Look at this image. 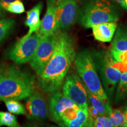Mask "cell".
<instances>
[{"label":"cell","mask_w":127,"mask_h":127,"mask_svg":"<svg viewBox=\"0 0 127 127\" xmlns=\"http://www.w3.org/2000/svg\"><path fill=\"white\" fill-rule=\"evenodd\" d=\"M53 54L39 76L37 85L43 93L52 94L60 90L76 54L72 37L65 32L58 30Z\"/></svg>","instance_id":"1"},{"label":"cell","mask_w":127,"mask_h":127,"mask_svg":"<svg viewBox=\"0 0 127 127\" xmlns=\"http://www.w3.org/2000/svg\"><path fill=\"white\" fill-rule=\"evenodd\" d=\"M35 77L28 71L14 66H7L0 80V100H22L35 90Z\"/></svg>","instance_id":"2"},{"label":"cell","mask_w":127,"mask_h":127,"mask_svg":"<svg viewBox=\"0 0 127 127\" xmlns=\"http://www.w3.org/2000/svg\"><path fill=\"white\" fill-rule=\"evenodd\" d=\"M74 63L78 75L87 91L102 101H108L91 52L88 51L79 52L76 55Z\"/></svg>","instance_id":"3"},{"label":"cell","mask_w":127,"mask_h":127,"mask_svg":"<svg viewBox=\"0 0 127 127\" xmlns=\"http://www.w3.org/2000/svg\"><path fill=\"white\" fill-rule=\"evenodd\" d=\"M119 16L109 0H91L84 7L80 23L86 28L106 22H117Z\"/></svg>","instance_id":"4"},{"label":"cell","mask_w":127,"mask_h":127,"mask_svg":"<svg viewBox=\"0 0 127 127\" xmlns=\"http://www.w3.org/2000/svg\"><path fill=\"white\" fill-rule=\"evenodd\" d=\"M92 55L103 88L107 96L112 97L120 81L121 71L114 65V58L110 54L99 52Z\"/></svg>","instance_id":"5"},{"label":"cell","mask_w":127,"mask_h":127,"mask_svg":"<svg viewBox=\"0 0 127 127\" xmlns=\"http://www.w3.org/2000/svg\"><path fill=\"white\" fill-rule=\"evenodd\" d=\"M41 39V36L38 32L28 37L23 36L9 50L8 58L18 65L30 62L34 56Z\"/></svg>","instance_id":"6"},{"label":"cell","mask_w":127,"mask_h":127,"mask_svg":"<svg viewBox=\"0 0 127 127\" xmlns=\"http://www.w3.org/2000/svg\"><path fill=\"white\" fill-rule=\"evenodd\" d=\"M62 87L64 94L70 98L79 108L88 111L87 89L78 74L68 73Z\"/></svg>","instance_id":"7"},{"label":"cell","mask_w":127,"mask_h":127,"mask_svg":"<svg viewBox=\"0 0 127 127\" xmlns=\"http://www.w3.org/2000/svg\"><path fill=\"white\" fill-rule=\"evenodd\" d=\"M56 41L55 34L41 38L40 42L30 63L31 68L39 76L53 54Z\"/></svg>","instance_id":"8"},{"label":"cell","mask_w":127,"mask_h":127,"mask_svg":"<svg viewBox=\"0 0 127 127\" xmlns=\"http://www.w3.org/2000/svg\"><path fill=\"white\" fill-rule=\"evenodd\" d=\"M56 11L59 30L68 29L77 20L78 4L75 0H57Z\"/></svg>","instance_id":"9"},{"label":"cell","mask_w":127,"mask_h":127,"mask_svg":"<svg viewBox=\"0 0 127 127\" xmlns=\"http://www.w3.org/2000/svg\"><path fill=\"white\" fill-rule=\"evenodd\" d=\"M25 107L27 118L31 120H45L49 112V107L44 95L36 89L26 101Z\"/></svg>","instance_id":"10"},{"label":"cell","mask_w":127,"mask_h":127,"mask_svg":"<svg viewBox=\"0 0 127 127\" xmlns=\"http://www.w3.org/2000/svg\"><path fill=\"white\" fill-rule=\"evenodd\" d=\"M47 8L38 32L41 38L55 34L59 30L56 11V0H47Z\"/></svg>","instance_id":"11"},{"label":"cell","mask_w":127,"mask_h":127,"mask_svg":"<svg viewBox=\"0 0 127 127\" xmlns=\"http://www.w3.org/2000/svg\"><path fill=\"white\" fill-rule=\"evenodd\" d=\"M77 105L70 98L58 90L51 94L49 103V112L51 120L58 123L60 115L68 108Z\"/></svg>","instance_id":"12"},{"label":"cell","mask_w":127,"mask_h":127,"mask_svg":"<svg viewBox=\"0 0 127 127\" xmlns=\"http://www.w3.org/2000/svg\"><path fill=\"white\" fill-rule=\"evenodd\" d=\"M117 28V22H106L93 25L92 31L94 38L102 42H111Z\"/></svg>","instance_id":"13"},{"label":"cell","mask_w":127,"mask_h":127,"mask_svg":"<svg viewBox=\"0 0 127 127\" xmlns=\"http://www.w3.org/2000/svg\"><path fill=\"white\" fill-rule=\"evenodd\" d=\"M42 7L43 3L40 2L27 13V18L25 24L26 26L29 27V31L24 35L25 37H28L34 33L39 31L41 25L40 14Z\"/></svg>","instance_id":"14"},{"label":"cell","mask_w":127,"mask_h":127,"mask_svg":"<svg viewBox=\"0 0 127 127\" xmlns=\"http://www.w3.org/2000/svg\"><path fill=\"white\" fill-rule=\"evenodd\" d=\"M111 51H127V27L124 25L118 26L111 44Z\"/></svg>","instance_id":"15"},{"label":"cell","mask_w":127,"mask_h":127,"mask_svg":"<svg viewBox=\"0 0 127 127\" xmlns=\"http://www.w3.org/2000/svg\"><path fill=\"white\" fill-rule=\"evenodd\" d=\"M88 94V105H90L96 109L99 115H106L111 107L109 104V101H104L95 95L87 91Z\"/></svg>","instance_id":"16"},{"label":"cell","mask_w":127,"mask_h":127,"mask_svg":"<svg viewBox=\"0 0 127 127\" xmlns=\"http://www.w3.org/2000/svg\"><path fill=\"white\" fill-rule=\"evenodd\" d=\"M15 25V21L12 18L0 20V44L10 35Z\"/></svg>","instance_id":"17"},{"label":"cell","mask_w":127,"mask_h":127,"mask_svg":"<svg viewBox=\"0 0 127 127\" xmlns=\"http://www.w3.org/2000/svg\"><path fill=\"white\" fill-rule=\"evenodd\" d=\"M107 116L109 118L113 127H125L126 119L124 112H123L121 109L111 108Z\"/></svg>","instance_id":"18"},{"label":"cell","mask_w":127,"mask_h":127,"mask_svg":"<svg viewBox=\"0 0 127 127\" xmlns=\"http://www.w3.org/2000/svg\"><path fill=\"white\" fill-rule=\"evenodd\" d=\"M116 101L120 102L127 98V71L122 73L116 93Z\"/></svg>","instance_id":"19"},{"label":"cell","mask_w":127,"mask_h":127,"mask_svg":"<svg viewBox=\"0 0 127 127\" xmlns=\"http://www.w3.org/2000/svg\"><path fill=\"white\" fill-rule=\"evenodd\" d=\"M7 110L15 115H26L27 111L21 103L15 99H8L4 101Z\"/></svg>","instance_id":"20"},{"label":"cell","mask_w":127,"mask_h":127,"mask_svg":"<svg viewBox=\"0 0 127 127\" xmlns=\"http://www.w3.org/2000/svg\"><path fill=\"white\" fill-rule=\"evenodd\" d=\"M2 126L18 127H20V125L16 117L12 113L0 111V127Z\"/></svg>","instance_id":"21"},{"label":"cell","mask_w":127,"mask_h":127,"mask_svg":"<svg viewBox=\"0 0 127 127\" xmlns=\"http://www.w3.org/2000/svg\"><path fill=\"white\" fill-rule=\"evenodd\" d=\"M5 10L14 14H22L25 12V7L21 0H15L8 5Z\"/></svg>","instance_id":"22"},{"label":"cell","mask_w":127,"mask_h":127,"mask_svg":"<svg viewBox=\"0 0 127 127\" xmlns=\"http://www.w3.org/2000/svg\"><path fill=\"white\" fill-rule=\"evenodd\" d=\"M92 127H112L110 120L106 115H98L93 121Z\"/></svg>","instance_id":"23"},{"label":"cell","mask_w":127,"mask_h":127,"mask_svg":"<svg viewBox=\"0 0 127 127\" xmlns=\"http://www.w3.org/2000/svg\"><path fill=\"white\" fill-rule=\"evenodd\" d=\"M111 54L117 61L127 63V51H111Z\"/></svg>","instance_id":"24"},{"label":"cell","mask_w":127,"mask_h":127,"mask_svg":"<svg viewBox=\"0 0 127 127\" xmlns=\"http://www.w3.org/2000/svg\"><path fill=\"white\" fill-rule=\"evenodd\" d=\"M14 1L15 0H0V7L2 9H5L8 5Z\"/></svg>","instance_id":"25"},{"label":"cell","mask_w":127,"mask_h":127,"mask_svg":"<svg viewBox=\"0 0 127 127\" xmlns=\"http://www.w3.org/2000/svg\"><path fill=\"white\" fill-rule=\"evenodd\" d=\"M7 68V66L5 65L0 64V80H1L3 76H4Z\"/></svg>","instance_id":"26"},{"label":"cell","mask_w":127,"mask_h":127,"mask_svg":"<svg viewBox=\"0 0 127 127\" xmlns=\"http://www.w3.org/2000/svg\"><path fill=\"white\" fill-rule=\"evenodd\" d=\"M118 4H120L121 5L123 8H125V0H115Z\"/></svg>","instance_id":"27"},{"label":"cell","mask_w":127,"mask_h":127,"mask_svg":"<svg viewBox=\"0 0 127 127\" xmlns=\"http://www.w3.org/2000/svg\"><path fill=\"white\" fill-rule=\"evenodd\" d=\"M3 9L2 8L0 7V19L1 18H2L3 17V15H4V14H3Z\"/></svg>","instance_id":"28"},{"label":"cell","mask_w":127,"mask_h":127,"mask_svg":"<svg viewBox=\"0 0 127 127\" xmlns=\"http://www.w3.org/2000/svg\"><path fill=\"white\" fill-rule=\"evenodd\" d=\"M124 114L125 119H126V124H125V127H127V109H125V110L124 111Z\"/></svg>","instance_id":"29"},{"label":"cell","mask_w":127,"mask_h":127,"mask_svg":"<svg viewBox=\"0 0 127 127\" xmlns=\"http://www.w3.org/2000/svg\"><path fill=\"white\" fill-rule=\"evenodd\" d=\"M125 109H127V107H126V108H125Z\"/></svg>","instance_id":"30"}]
</instances>
